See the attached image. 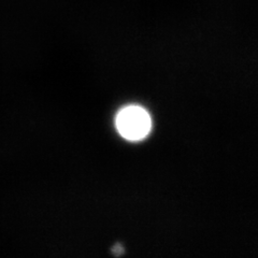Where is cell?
Wrapping results in <instances>:
<instances>
[{
	"instance_id": "6da1fadb",
	"label": "cell",
	"mask_w": 258,
	"mask_h": 258,
	"mask_svg": "<svg viewBox=\"0 0 258 258\" xmlns=\"http://www.w3.org/2000/svg\"><path fill=\"white\" fill-rule=\"evenodd\" d=\"M151 117L149 113L138 106H128L120 110L116 117L118 133L125 139L132 141L141 140L151 131Z\"/></svg>"
}]
</instances>
